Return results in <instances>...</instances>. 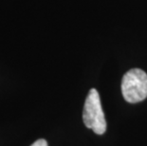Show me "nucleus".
Instances as JSON below:
<instances>
[{
  "label": "nucleus",
  "instance_id": "7ed1b4c3",
  "mask_svg": "<svg viewBox=\"0 0 147 146\" xmlns=\"http://www.w3.org/2000/svg\"><path fill=\"white\" fill-rule=\"evenodd\" d=\"M30 146H48V142H47L46 139H37L35 142H33Z\"/></svg>",
  "mask_w": 147,
  "mask_h": 146
},
{
  "label": "nucleus",
  "instance_id": "f257e3e1",
  "mask_svg": "<svg viewBox=\"0 0 147 146\" xmlns=\"http://www.w3.org/2000/svg\"><path fill=\"white\" fill-rule=\"evenodd\" d=\"M121 92L124 100L131 104L147 98V74L140 68H133L124 74L121 81Z\"/></svg>",
  "mask_w": 147,
  "mask_h": 146
},
{
  "label": "nucleus",
  "instance_id": "f03ea898",
  "mask_svg": "<svg viewBox=\"0 0 147 146\" xmlns=\"http://www.w3.org/2000/svg\"><path fill=\"white\" fill-rule=\"evenodd\" d=\"M84 123L94 133L102 135L106 130V120L102 111L99 92L95 88L89 90L84 102L83 112Z\"/></svg>",
  "mask_w": 147,
  "mask_h": 146
}]
</instances>
